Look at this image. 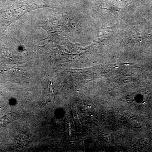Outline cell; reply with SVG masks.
I'll return each instance as SVG.
<instances>
[{"instance_id":"obj_1","label":"cell","mask_w":152,"mask_h":152,"mask_svg":"<svg viewBox=\"0 0 152 152\" xmlns=\"http://www.w3.org/2000/svg\"><path fill=\"white\" fill-rule=\"evenodd\" d=\"M14 114H10L0 118V127H4L11 122L15 118Z\"/></svg>"},{"instance_id":"obj_2","label":"cell","mask_w":152,"mask_h":152,"mask_svg":"<svg viewBox=\"0 0 152 152\" xmlns=\"http://www.w3.org/2000/svg\"><path fill=\"white\" fill-rule=\"evenodd\" d=\"M29 141V137L27 135L22 134L20 135L17 139V144L19 147H24L27 145Z\"/></svg>"},{"instance_id":"obj_3","label":"cell","mask_w":152,"mask_h":152,"mask_svg":"<svg viewBox=\"0 0 152 152\" xmlns=\"http://www.w3.org/2000/svg\"><path fill=\"white\" fill-rule=\"evenodd\" d=\"M129 123L131 124L132 126L136 128H139L140 127V123L139 122L138 120L137 119V118L134 117H131L129 118Z\"/></svg>"}]
</instances>
